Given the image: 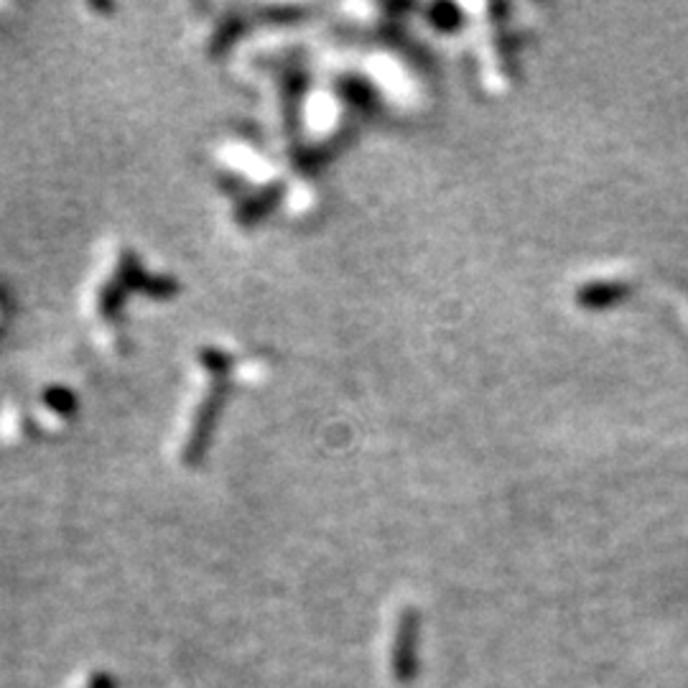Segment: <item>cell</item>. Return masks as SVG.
Here are the masks:
<instances>
[{
    "label": "cell",
    "instance_id": "cell-1",
    "mask_svg": "<svg viewBox=\"0 0 688 688\" xmlns=\"http://www.w3.org/2000/svg\"><path fill=\"white\" fill-rule=\"evenodd\" d=\"M416 646H419V627H416V620H408L400 629L398 658H395V668L404 680L416 676Z\"/></svg>",
    "mask_w": 688,
    "mask_h": 688
}]
</instances>
